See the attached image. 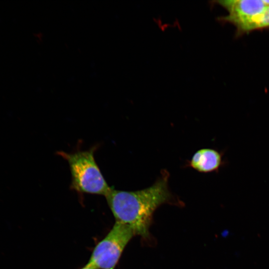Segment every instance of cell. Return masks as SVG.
I'll return each mask as SVG.
<instances>
[{
    "mask_svg": "<svg viewBox=\"0 0 269 269\" xmlns=\"http://www.w3.org/2000/svg\"><path fill=\"white\" fill-rule=\"evenodd\" d=\"M269 27V6L267 5L264 11L260 24L259 28Z\"/></svg>",
    "mask_w": 269,
    "mask_h": 269,
    "instance_id": "8992f818",
    "label": "cell"
},
{
    "mask_svg": "<svg viewBox=\"0 0 269 269\" xmlns=\"http://www.w3.org/2000/svg\"><path fill=\"white\" fill-rule=\"evenodd\" d=\"M134 235L129 225L116 221L109 233L95 247L88 263L99 269H114L124 249Z\"/></svg>",
    "mask_w": 269,
    "mask_h": 269,
    "instance_id": "3957f363",
    "label": "cell"
},
{
    "mask_svg": "<svg viewBox=\"0 0 269 269\" xmlns=\"http://www.w3.org/2000/svg\"><path fill=\"white\" fill-rule=\"evenodd\" d=\"M95 147L74 153L58 151L68 161L71 174V187L81 193L106 196L110 187L102 174L95 158Z\"/></svg>",
    "mask_w": 269,
    "mask_h": 269,
    "instance_id": "7a4b0ae2",
    "label": "cell"
},
{
    "mask_svg": "<svg viewBox=\"0 0 269 269\" xmlns=\"http://www.w3.org/2000/svg\"><path fill=\"white\" fill-rule=\"evenodd\" d=\"M82 269H99L95 266L88 263L84 268Z\"/></svg>",
    "mask_w": 269,
    "mask_h": 269,
    "instance_id": "52a82bcc",
    "label": "cell"
},
{
    "mask_svg": "<svg viewBox=\"0 0 269 269\" xmlns=\"http://www.w3.org/2000/svg\"><path fill=\"white\" fill-rule=\"evenodd\" d=\"M218 4L228 12L219 20L233 24L238 32H247L259 29L263 14L267 7L263 0H220Z\"/></svg>",
    "mask_w": 269,
    "mask_h": 269,
    "instance_id": "277c9868",
    "label": "cell"
},
{
    "mask_svg": "<svg viewBox=\"0 0 269 269\" xmlns=\"http://www.w3.org/2000/svg\"><path fill=\"white\" fill-rule=\"evenodd\" d=\"M223 153L213 148H204L196 151L187 166L201 173L217 172L225 163Z\"/></svg>",
    "mask_w": 269,
    "mask_h": 269,
    "instance_id": "5b68a950",
    "label": "cell"
},
{
    "mask_svg": "<svg viewBox=\"0 0 269 269\" xmlns=\"http://www.w3.org/2000/svg\"><path fill=\"white\" fill-rule=\"evenodd\" d=\"M169 174L165 170L150 186L137 191H127L111 188L105 196L116 221L129 225L135 235L146 238L153 213L160 205L171 202Z\"/></svg>",
    "mask_w": 269,
    "mask_h": 269,
    "instance_id": "6da1fadb",
    "label": "cell"
}]
</instances>
